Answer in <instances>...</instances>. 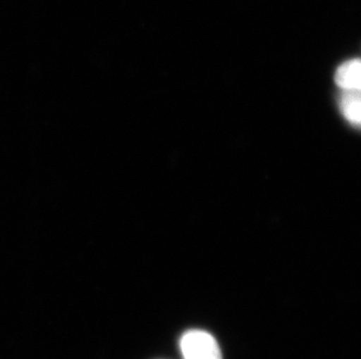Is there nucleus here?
<instances>
[{"label": "nucleus", "mask_w": 361, "mask_h": 359, "mask_svg": "<svg viewBox=\"0 0 361 359\" xmlns=\"http://www.w3.org/2000/svg\"><path fill=\"white\" fill-rule=\"evenodd\" d=\"M184 359H222L221 351L214 337L202 330H190L180 339Z\"/></svg>", "instance_id": "1"}, {"label": "nucleus", "mask_w": 361, "mask_h": 359, "mask_svg": "<svg viewBox=\"0 0 361 359\" xmlns=\"http://www.w3.org/2000/svg\"><path fill=\"white\" fill-rule=\"evenodd\" d=\"M334 81L341 92H361V58H352L339 65Z\"/></svg>", "instance_id": "2"}, {"label": "nucleus", "mask_w": 361, "mask_h": 359, "mask_svg": "<svg viewBox=\"0 0 361 359\" xmlns=\"http://www.w3.org/2000/svg\"><path fill=\"white\" fill-rule=\"evenodd\" d=\"M338 103L344 118L352 125L361 127V92H341Z\"/></svg>", "instance_id": "3"}]
</instances>
